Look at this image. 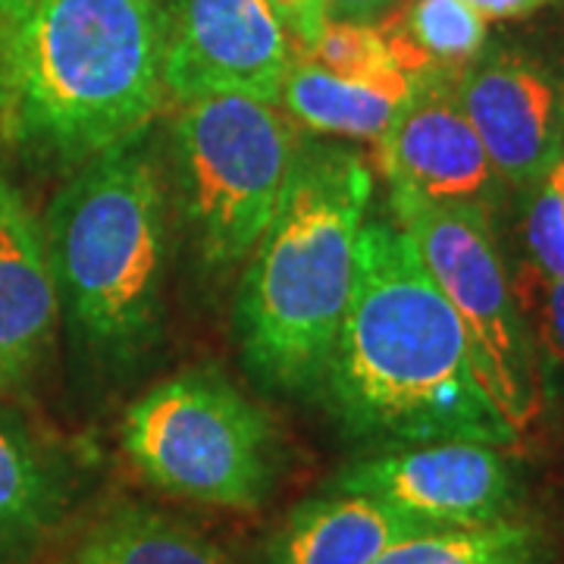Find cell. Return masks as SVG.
Listing matches in <instances>:
<instances>
[{
    "instance_id": "obj_13",
    "label": "cell",
    "mask_w": 564,
    "mask_h": 564,
    "mask_svg": "<svg viewBox=\"0 0 564 564\" xmlns=\"http://www.w3.org/2000/svg\"><path fill=\"white\" fill-rule=\"evenodd\" d=\"M76 467L17 414L0 408V564L35 555L69 518Z\"/></svg>"
},
{
    "instance_id": "obj_20",
    "label": "cell",
    "mask_w": 564,
    "mask_h": 564,
    "mask_svg": "<svg viewBox=\"0 0 564 564\" xmlns=\"http://www.w3.org/2000/svg\"><path fill=\"white\" fill-rule=\"evenodd\" d=\"M524 245L543 280H564V158L527 188Z\"/></svg>"
},
{
    "instance_id": "obj_9",
    "label": "cell",
    "mask_w": 564,
    "mask_h": 564,
    "mask_svg": "<svg viewBox=\"0 0 564 564\" xmlns=\"http://www.w3.org/2000/svg\"><path fill=\"white\" fill-rule=\"evenodd\" d=\"M455 88L505 185L527 192L564 158V54L489 41Z\"/></svg>"
},
{
    "instance_id": "obj_19",
    "label": "cell",
    "mask_w": 564,
    "mask_h": 564,
    "mask_svg": "<svg viewBox=\"0 0 564 564\" xmlns=\"http://www.w3.org/2000/svg\"><path fill=\"white\" fill-rule=\"evenodd\" d=\"M302 54L345 79H421V76H411L395 57V47L380 22H326L321 39L302 47Z\"/></svg>"
},
{
    "instance_id": "obj_1",
    "label": "cell",
    "mask_w": 564,
    "mask_h": 564,
    "mask_svg": "<svg viewBox=\"0 0 564 564\" xmlns=\"http://www.w3.org/2000/svg\"><path fill=\"white\" fill-rule=\"evenodd\" d=\"M317 402L370 452L423 443L511 448L521 440L480 383L443 289L411 239L380 217L364 223L358 280Z\"/></svg>"
},
{
    "instance_id": "obj_6",
    "label": "cell",
    "mask_w": 564,
    "mask_h": 564,
    "mask_svg": "<svg viewBox=\"0 0 564 564\" xmlns=\"http://www.w3.org/2000/svg\"><path fill=\"white\" fill-rule=\"evenodd\" d=\"M120 443L144 484L207 508L258 511L282 477L273 414L210 367L180 370L139 395L122 414Z\"/></svg>"
},
{
    "instance_id": "obj_4",
    "label": "cell",
    "mask_w": 564,
    "mask_h": 564,
    "mask_svg": "<svg viewBox=\"0 0 564 564\" xmlns=\"http://www.w3.org/2000/svg\"><path fill=\"white\" fill-rule=\"evenodd\" d=\"M61 317L104 370L161 343L173 204L154 126L69 173L41 220Z\"/></svg>"
},
{
    "instance_id": "obj_7",
    "label": "cell",
    "mask_w": 564,
    "mask_h": 564,
    "mask_svg": "<svg viewBox=\"0 0 564 564\" xmlns=\"http://www.w3.org/2000/svg\"><path fill=\"white\" fill-rule=\"evenodd\" d=\"M389 220L411 239L426 273L458 314L474 370L518 433L543 408L540 351L530 333L489 214L389 188Z\"/></svg>"
},
{
    "instance_id": "obj_24",
    "label": "cell",
    "mask_w": 564,
    "mask_h": 564,
    "mask_svg": "<svg viewBox=\"0 0 564 564\" xmlns=\"http://www.w3.org/2000/svg\"><path fill=\"white\" fill-rule=\"evenodd\" d=\"M402 0H326L329 22H383Z\"/></svg>"
},
{
    "instance_id": "obj_21",
    "label": "cell",
    "mask_w": 564,
    "mask_h": 564,
    "mask_svg": "<svg viewBox=\"0 0 564 564\" xmlns=\"http://www.w3.org/2000/svg\"><path fill=\"white\" fill-rule=\"evenodd\" d=\"M270 10L282 22L285 35L299 41V47H307L321 39L326 29V0H267Z\"/></svg>"
},
{
    "instance_id": "obj_2",
    "label": "cell",
    "mask_w": 564,
    "mask_h": 564,
    "mask_svg": "<svg viewBox=\"0 0 564 564\" xmlns=\"http://www.w3.org/2000/svg\"><path fill=\"white\" fill-rule=\"evenodd\" d=\"M161 0H0V144L73 173L154 126Z\"/></svg>"
},
{
    "instance_id": "obj_10",
    "label": "cell",
    "mask_w": 564,
    "mask_h": 564,
    "mask_svg": "<svg viewBox=\"0 0 564 564\" xmlns=\"http://www.w3.org/2000/svg\"><path fill=\"white\" fill-rule=\"evenodd\" d=\"M161 7L166 101L242 95L280 104L295 51L267 0H161Z\"/></svg>"
},
{
    "instance_id": "obj_16",
    "label": "cell",
    "mask_w": 564,
    "mask_h": 564,
    "mask_svg": "<svg viewBox=\"0 0 564 564\" xmlns=\"http://www.w3.org/2000/svg\"><path fill=\"white\" fill-rule=\"evenodd\" d=\"M61 564H236L202 530L144 502H120L82 530Z\"/></svg>"
},
{
    "instance_id": "obj_5",
    "label": "cell",
    "mask_w": 564,
    "mask_h": 564,
    "mask_svg": "<svg viewBox=\"0 0 564 564\" xmlns=\"http://www.w3.org/2000/svg\"><path fill=\"white\" fill-rule=\"evenodd\" d=\"M299 141L276 104L242 95L176 104L163 148L170 204L207 276L242 270L261 242Z\"/></svg>"
},
{
    "instance_id": "obj_3",
    "label": "cell",
    "mask_w": 564,
    "mask_h": 564,
    "mask_svg": "<svg viewBox=\"0 0 564 564\" xmlns=\"http://www.w3.org/2000/svg\"><path fill=\"white\" fill-rule=\"evenodd\" d=\"M373 173L358 151L299 141L282 202L248 254L236 295V339L273 392L317 399L358 280V242Z\"/></svg>"
},
{
    "instance_id": "obj_17",
    "label": "cell",
    "mask_w": 564,
    "mask_h": 564,
    "mask_svg": "<svg viewBox=\"0 0 564 564\" xmlns=\"http://www.w3.org/2000/svg\"><path fill=\"white\" fill-rule=\"evenodd\" d=\"M373 564H562V552L543 521L514 514L492 524L408 536Z\"/></svg>"
},
{
    "instance_id": "obj_12",
    "label": "cell",
    "mask_w": 564,
    "mask_h": 564,
    "mask_svg": "<svg viewBox=\"0 0 564 564\" xmlns=\"http://www.w3.org/2000/svg\"><path fill=\"white\" fill-rule=\"evenodd\" d=\"M61 323L41 220L0 166V395L39 377Z\"/></svg>"
},
{
    "instance_id": "obj_14",
    "label": "cell",
    "mask_w": 564,
    "mask_h": 564,
    "mask_svg": "<svg viewBox=\"0 0 564 564\" xmlns=\"http://www.w3.org/2000/svg\"><path fill=\"white\" fill-rule=\"evenodd\" d=\"M430 533L389 505L321 492L299 502L263 545V564H373L408 536Z\"/></svg>"
},
{
    "instance_id": "obj_22",
    "label": "cell",
    "mask_w": 564,
    "mask_h": 564,
    "mask_svg": "<svg viewBox=\"0 0 564 564\" xmlns=\"http://www.w3.org/2000/svg\"><path fill=\"white\" fill-rule=\"evenodd\" d=\"M470 10H477L486 22L530 20L543 10L564 7V0H464Z\"/></svg>"
},
{
    "instance_id": "obj_8",
    "label": "cell",
    "mask_w": 564,
    "mask_h": 564,
    "mask_svg": "<svg viewBox=\"0 0 564 564\" xmlns=\"http://www.w3.org/2000/svg\"><path fill=\"white\" fill-rule=\"evenodd\" d=\"M326 489L377 499L421 530L492 524L521 514L524 505L518 462L486 443L380 448L345 464Z\"/></svg>"
},
{
    "instance_id": "obj_18",
    "label": "cell",
    "mask_w": 564,
    "mask_h": 564,
    "mask_svg": "<svg viewBox=\"0 0 564 564\" xmlns=\"http://www.w3.org/2000/svg\"><path fill=\"white\" fill-rule=\"evenodd\" d=\"M383 29L411 76H458L489 44V22L464 0H414L402 20Z\"/></svg>"
},
{
    "instance_id": "obj_11",
    "label": "cell",
    "mask_w": 564,
    "mask_h": 564,
    "mask_svg": "<svg viewBox=\"0 0 564 564\" xmlns=\"http://www.w3.org/2000/svg\"><path fill=\"white\" fill-rule=\"evenodd\" d=\"M455 73H426L377 141L389 188L426 202L467 204L484 214L508 188L458 101Z\"/></svg>"
},
{
    "instance_id": "obj_23",
    "label": "cell",
    "mask_w": 564,
    "mask_h": 564,
    "mask_svg": "<svg viewBox=\"0 0 564 564\" xmlns=\"http://www.w3.org/2000/svg\"><path fill=\"white\" fill-rule=\"evenodd\" d=\"M540 326L549 351L564 361V280H545Z\"/></svg>"
},
{
    "instance_id": "obj_15",
    "label": "cell",
    "mask_w": 564,
    "mask_h": 564,
    "mask_svg": "<svg viewBox=\"0 0 564 564\" xmlns=\"http://www.w3.org/2000/svg\"><path fill=\"white\" fill-rule=\"evenodd\" d=\"M417 88V79L358 82L323 69L295 54L282 79L280 104L289 120L302 122L314 135L380 141Z\"/></svg>"
}]
</instances>
